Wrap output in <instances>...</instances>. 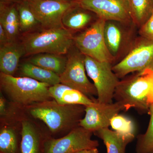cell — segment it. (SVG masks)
I'll list each match as a JSON object with an SVG mask.
<instances>
[{"mask_svg": "<svg viewBox=\"0 0 153 153\" xmlns=\"http://www.w3.org/2000/svg\"><path fill=\"white\" fill-rule=\"evenodd\" d=\"M85 107L81 105L59 104L53 99L32 105L28 110L32 117L43 121L52 133L56 134L78 126Z\"/></svg>", "mask_w": 153, "mask_h": 153, "instance_id": "cell-2", "label": "cell"}, {"mask_svg": "<svg viewBox=\"0 0 153 153\" xmlns=\"http://www.w3.org/2000/svg\"><path fill=\"white\" fill-rule=\"evenodd\" d=\"M1 87L16 104L29 106L52 99L50 85L30 77L0 74Z\"/></svg>", "mask_w": 153, "mask_h": 153, "instance_id": "cell-3", "label": "cell"}, {"mask_svg": "<svg viewBox=\"0 0 153 153\" xmlns=\"http://www.w3.org/2000/svg\"><path fill=\"white\" fill-rule=\"evenodd\" d=\"M149 114L150 120L147 129L145 133L137 137L136 153H153V105Z\"/></svg>", "mask_w": 153, "mask_h": 153, "instance_id": "cell-25", "label": "cell"}, {"mask_svg": "<svg viewBox=\"0 0 153 153\" xmlns=\"http://www.w3.org/2000/svg\"><path fill=\"white\" fill-rule=\"evenodd\" d=\"M94 133L103 141L107 153H125L127 146L134 139L111 130L108 128L99 130Z\"/></svg>", "mask_w": 153, "mask_h": 153, "instance_id": "cell-18", "label": "cell"}, {"mask_svg": "<svg viewBox=\"0 0 153 153\" xmlns=\"http://www.w3.org/2000/svg\"><path fill=\"white\" fill-rule=\"evenodd\" d=\"M6 102L4 98L1 95L0 97V114L4 115L5 114Z\"/></svg>", "mask_w": 153, "mask_h": 153, "instance_id": "cell-29", "label": "cell"}, {"mask_svg": "<svg viewBox=\"0 0 153 153\" xmlns=\"http://www.w3.org/2000/svg\"><path fill=\"white\" fill-rule=\"evenodd\" d=\"M77 6L100 18L125 24H133L129 0H73Z\"/></svg>", "mask_w": 153, "mask_h": 153, "instance_id": "cell-10", "label": "cell"}, {"mask_svg": "<svg viewBox=\"0 0 153 153\" xmlns=\"http://www.w3.org/2000/svg\"><path fill=\"white\" fill-rule=\"evenodd\" d=\"M73 42L71 32L63 27L27 33L22 43L26 55L44 53L63 55L68 53Z\"/></svg>", "mask_w": 153, "mask_h": 153, "instance_id": "cell-4", "label": "cell"}, {"mask_svg": "<svg viewBox=\"0 0 153 153\" xmlns=\"http://www.w3.org/2000/svg\"><path fill=\"white\" fill-rule=\"evenodd\" d=\"M106 21L97 18L90 27L74 37L77 50L84 55L112 64L115 60L107 47L104 38Z\"/></svg>", "mask_w": 153, "mask_h": 153, "instance_id": "cell-6", "label": "cell"}, {"mask_svg": "<svg viewBox=\"0 0 153 153\" xmlns=\"http://www.w3.org/2000/svg\"><path fill=\"white\" fill-rule=\"evenodd\" d=\"M0 153H20L16 134L10 128H4L0 131Z\"/></svg>", "mask_w": 153, "mask_h": 153, "instance_id": "cell-24", "label": "cell"}, {"mask_svg": "<svg viewBox=\"0 0 153 153\" xmlns=\"http://www.w3.org/2000/svg\"><path fill=\"white\" fill-rule=\"evenodd\" d=\"M21 71L27 77H30L52 86L60 83L59 75L45 68L36 66L29 62H26L21 65Z\"/></svg>", "mask_w": 153, "mask_h": 153, "instance_id": "cell-21", "label": "cell"}, {"mask_svg": "<svg viewBox=\"0 0 153 153\" xmlns=\"http://www.w3.org/2000/svg\"><path fill=\"white\" fill-rule=\"evenodd\" d=\"M84 57L78 50L68 55L66 68L60 76V82L79 91L90 98L93 96H97V91L86 76Z\"/></svg>", "mask_w": 153, "mask_h": 153, "instance_id": "cell-11", "label": "cell"}, {"mask_svg": "<svg viewBox=\"0 0 153 153\" xmlns=\"http://www.w3.org/2000/svg\"><path fill=\"white\" fill-rule=\"evenodd\" d=\"M133 73L120 81L114 99L123 105L126 111L134 108L140 113H149L153 105V70Z\"/></svg>", "mask_w": 153, "mask_h": 153, "instance_id": "cell-1", "label": "cell"}, {"mask_svg": "<svg viewBox=\"0 0 153 153\" xmlns=\"http://www.w3.org/2000/svg\"><path fill=\"white\" fill-rule=\"evenodd\" d=\"M0 25L5 30L10 41H16L20 32L16 5L0 2Z\"/></svg>", "mask_w": 153, "mask_h": 153, "instance_id": "cell-16", "label": "cell"}, {"mask_svg": "<svg viewBox=\"0 0 153 153\" xmlns=\"http://www.w3.org/2000/svg\"><path fill=\"white\" fill-rule=\"evenodd\" d=\"M91 12L76 4L66 11L62 18L63 27L69 30L77 31L84 29L92 21Z\"/></svg>", "mask_w": 153, "mask_h": 153, "instance_id": "cell-19", "label": "cell"}, {"mask_svg": "<svg viewBox=\"0 0 153 153\" xmlns=\"http://www.w3.org/2000/svg\"><path fill=\"white\" fill-rule=\"evenodd\" d=\"M139 29L140 36L153 41V13L149 20Z\"/></svg>", "mask_w": 153, "mask_h": 153, "instance_id": "cell-27", "label": "cell"}, {"mask_svg": "<svg viewBox=\"0 0 153 153\" xmlns=\"http://www.w3.org/2000/svg\"><path fill=\"white\" fill-rule=\"evenodd\" d=\"M126 111L123 105L118 102L110 103H100L97 99L93 104L85 107V114L79 126L87 130L94 132L110 126V121L121 111Z\"/></svg>", "mask_w": 153, "mask_h": 153, "instance_id": "cell-12", "label": "cell"}, {"mask_svg": "<svg viewBox=\"0 0 153 153\" xmlns=\"http://www.w3.org/2000/svg\"><path fill=\"white\" fill-rule=\"evenodd\" d=\"M20 153H44V143L41 135L28 121L22 122Z\"/></svg>", "mask_w": 153, "mask_h": 153, "instance_id": "cell-17", "label": "cell"}, {"mask_svg": "<svg viewBox=\"0 0 153 153\" xmlns=\"http://www.w3.org/2000/svg\"><path fill=\"white\" fill-rule=\"evenodd\" d=\"M0 1H1V2H2L18 4V3L23 1V0H0Z\"/></svg>", "mask_w": 153, "mask_h": 153, "instance_id": "cell-31", "label": "cell"}, {"mask_svg": "<svg viewBox=\"0 0 153 153\" xmlns=\"http://www.w3.org/2000/svg\"><path fill=\"white\" fill-rule=\"evenodd\" d=\"M16 7L19 13L20 32L26 34L30 33L39 24V22L25 1L17 4Z\"/></svg>", "mask_w": 153, "mask_h": 153, "instance_id": "cell-23", "label": "cell"}, {"mask_svg": "<svg viewBox=\"0 0 153 153\" xmlns=\"http://www.w3.org/2000/svg\"><path fill=\"white\" fill-rule=\"evenodd\" d=\"M67 58L62 55L52 53H40L33 55L28 62L52 71L60 76L67 63Z\"/></svg>", "mask_w": 153, "mask_h": 153, "instance_id": "cell-20", "label": "cell"}, {"mask_svg": "<svg viewBox=\"0 0 153 153\" xmlns=\"http://www.w3.org/2000/svg\"><path fill=\"white\" fill-rule=\"evenodd\" d=\"M49 91L52 98L58 104L63 105H81L86 106L93 104L96 100L61 83L50 86Z\"/></svg>", "mask_w": 153, "mask_h": 153, "instance_id": "cell-14", "label": "cell"}, {"mask_svg": "<svg viewBox=\"0 0 153 153\" xmlns=\"http://www.w3.org/2000/svg\"><path fill=\"white\" fill-rule=\"evenodd\" d=\"M98 152L97 148H94V149L82 150L75 153H98Z\"/></svg>", "mask_w": 153, "mask_h": 153, "instance_id": "cell-30", "label": "cell"}, {"mask_svg": "<svg viewBox=\"0 0 153 153\" xmlns=\"http://www.w3.org/2000/svg\"><path fill=\"white\" fill-rule=\"evenodd\" d=\"M132 20L140 28L153 13V0H129Z\"/></svg>", "mask_w": 153, "mask_h": 153, "instance_id": "cell-22", "label": "cell"}, {"mask_svg": "<svg viewBox=\"0 0 153 153\" xmlns=\"http://www.w3.org/2000/svg\"></svg>", "mask_w": 153, "mask_h": 153, "instance_id": "cell-32", "label": "cell"}, {"mask_svg": "<svg viewBox=\"0 0 153 153\" xmlns=\"http://www.w3.org/2000/svg\"><path fill=\"white\" fill-rule=\"evenodd\" d=\"M93 133L79 126L62 137L46 139L44 153H75L82 150L97 148L98 141L91 139Z\"/></svg>", "mask_w": 153, "mask_h": 153, "instance_id": "cell-8", "label": "cell"}, {"mask_svg": "<svg viewBox=\"0 0 153 153\" xmlns=\"http://www.w3.org/2000/svg\"><path fill=\"white\" fill-rule=\"evenodd\" d=\"M44 29L63 27V15L76 4L73 0H23Z\"/></svg>", "mask_w": 153, "mask_h": 153, "instance_id": "cell-9", "label": "cell"}, {"mask_svg": "<svg viewBox=\"0 0 153 153\" xmlns=\"http://www.w3.org/2000/svg\"><path fill=\"white\" fill-rule=\"evenodd\" d=\"M10 42L5 30L0 25V47H3Z\"/></svg>", "mask_w": 153, "mask_h": 153, "instance_id": "cell-28", "label": "cell"}, {"mask_svg": "<svg viewBox=\"0 0 153 153\" xmlns=\"http://www.w3.org/2000/svg\"><path fill=\"white\" fill-rule=\"evenodd\" d=\"M84 56L86 73L96 88L97 102L102 103L113 102L115 91L120 80L113 71L112 64Z\"/></svg>", "mask_w": 153, "mask_h": 153, "instance_id": "cell-7", "label": "cell"}, {"mask_svg": "<svg viewBox=\"0 0 153 153\" xmlns=\"http://www.w3.org/2000/svg\"><path fill=\"white\" fill-rule=\"evenodd\" d=\"M126 24L114 21L105 22L104 31L105 44L115 60L123 53H127L134 41L131 30L125 26Z\"/></svg>", "mask_w": 153, "mask_h": 153, "instance_id": "cell-13", "label": "cell"}, {"mask_svg": "<svg viewBox=\"0 0 153 153\" xmlns=\"http://www.w3.org/2000/svg\"><path fill=\"white\" fill-rule=\"evenodd\" d=\"M24 55H26L25 47L17 40L0 47L1 73L13 75L18 68L20 58Z\"/></svg>", "mask_w": 153, "mask_h": 153, "instance_id": "cell-15", "label": "cell"}, {"mask_svg": "<svg viewBox=\"0 0 153 153\" xmlns=\"http://www.w3.org/2000/svg\"><path fill=\"white\" fill-rule=\"evenodd\" d=\"M110 126L114 131L126 136L135 137V126L132 120L123 115L117 114L111 119Z\"/></svg>", "mask_w": 153, "mask_h": 153, "instance_id": "cell-26", "label": "cell"}, {"mask_svg": "<svg viewBox=\"0 0 153 153\" xmlns=\"http://www.w3.org/2000/svg\"><path fill=\"white\" fill-rule=\"evenodd\" d=\"M112 68L119 79L130 73L153 70V41L140 36L135 39L124 57Z\"/></svg>", "mask_w": 153, "mask_h": 153, "instance_id": "cell-5", "label": "cell"}]
</instances>
